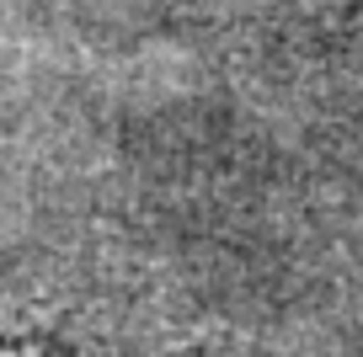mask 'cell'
<instances>
[{
	"label": "cell",
	"instance_id": "6da1fadb",
	"mask_svg": "<svg viewBox=\"0 0 363 357\" xmlns=\"http://www.w3.org/2000/svg\"><path fill=\"white\" fill-rule=\"evenodd\" d=\"M0 357H33V352H0Z\"/></svg>",
	"mask_w": 363,
	"mask_h": 357
}]
</instances>
